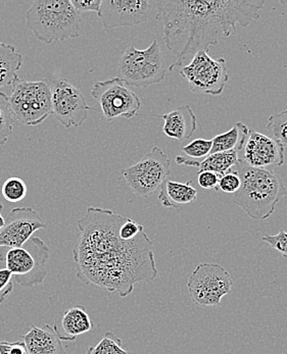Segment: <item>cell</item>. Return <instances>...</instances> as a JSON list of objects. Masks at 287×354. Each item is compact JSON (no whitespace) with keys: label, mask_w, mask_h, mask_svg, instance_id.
<instances>
[{"label":"cell","mask_w":287,"mask_h":354,"mask_svg":"<svg viewBox=\"0 0 287 354\" xmlns=\"http://www.w3.org/2000/svg\"><path fill=\"white\" fill-rule=\"evenodd\" d=\"M267 130L271 138L281 145H287V109L268 118Z\"/></svg>","instance_id":"obj_27"},{"label":"cell","mask_w":287,"mask_h":354,"mask_svg":"<svg viewBox=\"0 0 287 354\" xmlns=\"http://www.w3.org/2000/svg\"><path fill=\"white\" fill-rule=\"evenodd\" d=\"M158 118L164 120L163 132L173 140L189 139L198 127L196 113L188 104L181 105L166 115H158Z\"/></svg>","instance_id":"obj_17"},{"label":"cell","mask_w":287,"mask_h":354,"mask_svg":"<svg viewBox=\"0 0 287 354\" xmlns=\"http://www.w3.org/2000/svg\"><path fill=\"white\" fill-rule=\"evenodd\" d=\"M265 0H163L156 1V19L164 24L163 39L176 57L172 72L188 55L209 51L212 45L237 32V24L248 27L259 18Z\"/></svg>","instance_id":"obj_2"},{"label":"cell","mask_w":287,"mask_h":354,"mask_svg":"<svg viewBox=\"0 0 287 354\" xmlns=\"http://www.w3.org/2000/svg\"><path fill=\"white\" fill-rule=\"evenodd\" d=\"M0 354H30L23 341L8 342L0 340Z\"/></svg>","instance_id":"obj_34"},{"label":"cell","mask_w":287,"mask_h":354,"mask_svg":"<svg viewBox=\"0 0 287 354\" xmlns=\"http://www.w3.org/2000/svg\"><path fill=\"white\" fill-rule=\"evenodd\" d=\"M62 326L66 336L77 338L79 335L87 333L93 328L86 308L83 306H75L64 313Z\"/></svg>","instance_id":"obj_21"},{"label":"cell","mask_w":287,"mask_h":354,"mask_svg":"<svg viewBox=\"0 0 287 354\" xmlns=\"http://www.w3.org/2000/svg\"><path fill=\"white\" fill-rule=\"evenodd\" d=\"M262 241L267 243L271 248L279 251L284 257L287 259V232L280 230L279 233L276 235L265 234L262 237Z\"/></svg>","instance_id":"obj_29"},{"label":"cell","mask_w":287,"mask_h":354,"mask_svg":"<svg viewBox=\"0 0 287 354\" xmlns=\"http://www.w3.org/2000/svg\"><path fill=\"white\" fill-rule=\"evenodd\" d=\"M49 257L50 251L44 240L32 237L22 248H10L0 253V261L6 263L15 283L24 288H33L44 284L48 274Z\"/></svg>","instance_id":"obj_5"},{"label":"cell","mask_w":287,"mask_h":354,"mask_svg":"<svg viewBox=\"0 0 287 354\" xmlns=\"http://www.w3.org/2000/svg\"><path fill=\"white\" fill-rule=\"evenodd\" d=\"M15 118L10 109L8 96L0 92V146L8 142V137L12 134Z\"/></svg>","instance_id":"obj_24"},{"label":"cell","mask_w":287,"mask_h":354,"mask_svg":"<svg viewBox=\"0 0 287 354\" xmlns=\"http://www.w3.org/2000/svg\"><path fill=\"white\" fill-rule=\"evenodd\" d=\"M180 76L194 93L213 96L221 95L229 81L226 61L213 59L205 51L194 55L190 64L180 70Z\"/></svg>","instance_id":"obj_10"},{"label":"cell","mask_w":287,"mask_h":354,"mask_svg":"<svg viewBox=\"0 0 287 354\" xmlns=\"http://www.w3.org/2000/svg\"><path fill=\"white\" fill-rule=\"evenodd\" d=\"M45 228L46 224L37 212L31 207H17L4 218L0 230V248H22L36 231Z\"/></svg>","instance_id":"obj_14"},{"label":"cell","mask_w":287,"mask_h":354,"mask_svg":"<svg viewBox=\"0 0 287 354\" xmlns=\"http://www.w3.org/2000/svg\"><path fill=\"white\" fill-rule=\"evenodd\" d=\"M198 198V191L192 186V182L186 183L171 181L167 179L160 188L158 201L167 209H178L184 205H189Z\"/></svg>","instance_id":"obj_18"},{"label":"cell","mask_w":287,"mask_h":354,"mask_svg":"<svg viewBox=\"0 0 287 354\" xmlns=\"http://www.w3.org/2000/svg\"><path fill=\"white\" fill-rule=\"evenodd\" d=\"M85 354H132L122 346V340L111 332H107L95 346L89 347Z\"/></svg>","instance_id":"obj_25"},{"label":"cell","mask_w":287,"mask_h":354,"mask_svg":"<svg viewBox=\"0 0 287 354\" xmlns=\"http://www.w3.org/2000/svg\"><path fill=\"white\" fill-rule=\"evenodd\" d=\"M125 218L113 210L90 207L77 221L78 241L73 250L77 278L125 298L138 283L158 277L154 243L145 231L123 240L120 227Z\"/></svg>","instance_id":"obj_1"},{"label":"cell","mask_w":287,"mask_h":354,"mask_svg":"<svg viewBox=\"0 0 287 354\" xmlns=\"http://www.w3.org/2000/svg\"><path fill=\"white\" fill-rule=\"evenodd\" d=\"M2 210H3V205L0 203V230H1L4 225V218L2 216Z\"/></svg>","instance_id":"obj_35"},{"label":"cell","mask_w":287,"mask_h":354,"mask_svg":"<svg viewBox=\"0 0 287 354\" xmlns=\"http://www.w3.org/2000/svg\"><path fill=\"white\" fill-rule=\"evenodd\" d=\"M91 96L100 105L107 121L120 117L131 119L141 107L137 94L117 77L94 84Z\"/></svg>","instance_id":"obj_11"},{"label":"cell","mask_w":287,"mask_h":354,"mask_svg":"<svg viewBox=\"0 0 287 354\" xmlns=\"http://www.w3.org/2000/svg\"><path fill=\"white\" fill-rule=\"evenodd\" d=\"M15 120L27 126H38L53 115L51 88L47 80L17 78L8 97Z\"/></svg>","instance_id":"obj_7"},{"label":"cell","mask_w":287,"mask_h":354,"mask_svg":"<svg viewBox=\"0 0 287 354\" xmlns=\"http://www.w3.org/2000/svg\"><path fill=\"white\" fill-rule=\"evenodd\" d=\"M26 23L46 44L81 35V14L70 0H36L26 12Z\"/></svg>","instance_id":"obj_4"},{"label":"cell","mask_w":287,"mask_h":354,"mask_svg":"<svg viewBox=\"0 0 287 354\" xmlns=\"http://www.w3.org/2000/svg\"><path fill=\"white\" fill-rule=\"evenodd\" d=\"M232 285L230 274L217 263H199L187 281L190 298L199 308L219 306Z\"/></svg>","instance_id":"obj_8"},{"label":"cell","mask_w":287,"mask_h":354,"mask_svg":"<svg viewBox=\"0 0 287 354\" xmlns=\"http://www.w3.org/2000/svg\"><path fill=\"white\" fill-rule=\"evenodd\" d=\"M243 149L244 162L257 169L274 171L286 162L284 146L257 131H250Z\"/></svg>","instance_id":"obj_15"},{"label":"cell","mask_w":287,"mask_h":354,"mask_svg":"<svg viewBox=\"0 0 287 354\" xmlns=\"http://www.w3.org/2000/svg\"><path fill=\"white\" fill-rule=\"evenodd\" d=\"M50 84L53 115L65 128H77L89 119L91 107L81 90L66 80Z\"/></svg>","instance_id":"obj_12"},{"label":"cell","mask_w":287,"mask_h":354,"mask_svg":"<svg viewBox=\"0 0 287 354\" xmlns=\"http://www.w3.org/2000/svg\"><path fill=\"white\" fill-rule=\"evenodd\" d=\"M250 130L243 122L235 124L230 130L213 138L211 154L225 151H241L250 136Z\"/></svg>","instance_id":"obj_19"},{"label":"cell","mask_w":287,"mask_h":354,"mask_svg":"<svg viewBox=\"0 0 287 354\" xmlns=\"http://www.w3.org/2000/svg\"><path fill=\"white\" fill-rule=\"evenodd\" d=\"M102 2V0H71V3L79 14L92 12L98 15Z\"/></svg>","instance_id":"obj_33"},{"label":"cell","mask_w":287,"mask_h":354,"mask_svg":"<svg viewBox=\"0 0 287 354\" xmlns=\"http://www.w3.org/2000/svg\"><path fill=\"white\" fill-rule=\"evenodd\" d=\"M76 338L61 334L57 325L32 326L22 341L30 354H66L63 341H75Z\"/></svg>","instance_id":"obj_16"},{"label":"cell","mask_w":287,"mask_h":354,"mask_svg":"<svg viewBox=\"0 0 287 354\" xmlns=\"http://www.w3.org/2000/svg\"><path fill=\"white\" fill-rule=\"evenodd\" d=\"M23 55L12 45L0 42V88L12 85L19 78L17 73L22 68Z\"/></svg>","instance_id":"obj_20"},{"label":"cell","mask_w":287,"mask_h":354,"mask_svg":"<svg viewBox=\"0 0 287 354\" xmlns=\"http://www.w3.org/2000/svg\"><path fill=\"white\" fill-rule=\"evenodd\" d=\"M28 188L24 180L18 177L8 178L2 185L1 193L6 201L18 203L27 196Z\"/></svg>","instance_id":"obj_26"},{"label":"cell","mask_w":287,"mask_h":354,"mask_svg":"<svg viewBox=\"0 0 287 354\" xmlns=\"http://www.w3.org/2000/svg\"><path fill=\"white\" fill-rule=\"evenodd\" d=\"M167 66L156 40L145 49L129 46L120 57L117 78L132 87H147L166 78Z\"/></svg>","instance_id":"obj_6"},{"label":"cell","mask_w":287,"mask_h":354,"mask_svg":"<svg viewBox=\"0 0 287 354\" xmlns=\"http://www.w3.org/2000/svg\"><path fill=\"white\" fill-rule=\"evenodd\" d=\"M132 192L147 197L160 188L171 174V162L160 148L155 147L133 166L122 169Z\"/></svg>","instance_id":"obj_9"},{"label":"cell","mask_w":287,"mask_h":354,"mask_svg":"<svg viewBox=\"0 0 287 354\" xmlns=\"http://www.w3.org/2000/svg\"><path fill=\"white\" fill-rule=\"evenodd\" d=\"M235 167L241 185L233 194V203L250 218L267 220L275 212L280 199L286 195L281 178L274 171L248 166L243 160H239Z\"/></svg>","instance_id":"obj_3"},{"label":"cell","mask_w":287,"mask_h":354,"mask_svg":"<svg viewBox=\"0 0 287 354\" xmlns=\"http://www.w3.org/2000/svg\"><path fill=\"white\" fill-rule=\"evenodd\" d=\"M220 174L211 171H199L198 174V185L203 189H215L218 191L220 179Z\"/></svg>","instance_id":"obj_32"},{"label":"cell","mask_w":287,"mask_h":354,"mask_svg":"<svg viewBox=\"0 0 287 354\" xmlns=\"http://www.w3.org/2000/svg\"><path fill=\"white\" fill-rule=\"evenodd\" d=\"M14 290V281L8 270L0 269V304H3Z\"/></svg>","instance_id":"obj_30"},{"label":"cell","mask_w":287,"mask_h":354,"mask_svg":"<svg viewBox=\"0 0 287 354\" xmlns=\"http://www.w3.org/2000/svg\"><path fill=\"white\" fill-rule=\"evenodd\" d=\"M151 10L147 0H102L98 16L106 29L134 27L149 21Z\"/></svg>","instance_id":"obj_13"},{"label":"cell","mask_w":287,"mask_h":354,"mask_svg":"<svg viewBox=\"0 0 287 354\" xmlns=\"http://www.w3.org/2000/svg\"><path fill=\"white\" fill-rule=\"evenodd\" d=\"M241 178H239L237 169H231L221 176L219 185H218V191L221 190L228 194H235L241 188Z\"/></svg>","instance_id":"obj_28"},{"label":"cell","mask_w":287,"mask_h":354,"mask_svg":"<svg viewBox=\"0 0 287 354\" xmlns=\"http://www.w3.org/2000/svg\"><path fill=\"white\" fill-rule=\"evenodd\" d=\"M239 154L237 151L218 152L210 154L198 165L199 171H211L224 175L227 171L233 169L239 162Z\"/></svg>","instance_id":"obj_23"},{"label":"cell","mask_w":287,"mask_h":354,"mask_svg":"<svg viewBox=\"0 0 287 354\" xmlns=\"http://www.w3.org/2000/svg\"><path fill=\"white\" fill-rule=\"evenodd\" d=\"M142 231H145V228L141 225L137 224L131 218H125L120 227L119 235L123 240H131Z\"/></svg>","instance_id":"obj_31"},{"label":"cell","mask_w":287,"mask_h":354,"mask_svg":"<svg viewBox=\"0 0 287 354\" xmlns=\"http://www.w3.org/2000/svg\"><path fill=\"white\" fill-rule=\"evenodd\" d=\"M212 146H213V141L209 139H196L189 145L182 147V151L187 156V158L179 156L175 158V160L179 166L198 167L199 162L211 154Z\"/></svg>","instance_id":"obj_22"}]
</instances>
